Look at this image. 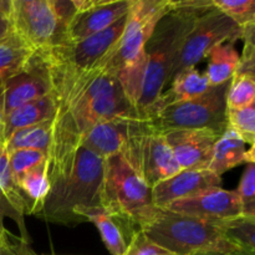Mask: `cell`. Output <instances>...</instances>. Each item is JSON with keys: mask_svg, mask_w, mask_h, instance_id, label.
<instances>
[{"mask_svg": "<svg viewBox=\"0 0 255 255\" xmlns=\"http://www.w3.org/2000/svg\"><path fill=\"white\" fill-rule=\"evenodd\" d=\"M211 7L212 0H172L171 11L156 25L144 46L146 67L141 96L137 102V112L141 117L171 82L184 40L199 15Z\"/></svg>", "mask_w": 255, "mask_h": 255, "instance_id": "obj_1", "label": "cell"}, {"mask_svg": "<svg viewBox=\"0 0 255 255\" xmlns=\"http://www.w3.org/2000/svg\"><path fill=\"white\" fill-rule=\"evenodd\" d=\"M104 172L105 159L79 146L71 161L49 177V196L37 217L69 227L84 223L74 211L79 207L101 206Z\"/></svg>", "mask_w": 255, "mask_h": 255, "instance_id": "obj_2", "label": "cell"}, {"mask_svg": "<svg viewBox=\"0 0 255 255\" xmlns=\"http://www.w3.org/2000/svg\"><path fill=\"white\" fill-rule=\"evenodd\" d=\"M171 9L172 0H133L116 51L106 64L136 110L146 67L144 46L159 20Z\"/></svg>", "mask_w": 255, "mask_h": 255, "instance_id": "obj_3", "label": "cell"}, {"mask_svg": "<svg viewBox=\"0 0 255 255\" xmlns=\"http://www.w3.org/2000/svg\"><path fill=\"white\" fill-rule=\"evenodd\" d=\"M101 207L134 228L142 229L158 214L152 188L121 153L105 159Z\"/></svg>", "mask_w": 255, "mask_h": 255, "instance_id": "obj_4", "label": "cell"}, {"mask_svg": "<svg viewBox=\"0 0 255 255\" xmlns=\"http://www.w3.org/2000/svg\"><path fill=\"white\" fill-rule=\"evenodd\" d=\"M153 243L174 255L242 251L222 234L216 223L159 209L141 229Z\"/></svg>", "mask_w": 255, "mask_h": 255, "instance_id": "obj_5", "label": "cell"}, {"mask_svg": "<svg viewBox=\"0 0 255 255\" xmlns=\"http://www.w3.org/2000/svg\"><path fill=\"white\" fill-rule=\"evenodd\" d=\"M229 82L211 86L196 99L173 104L143 119L154 132L162 134L176 129L197 128H208L223 134L228 127L227 92Z\"/></svg>", "mask_w": 255, "mask_h": 255, "instance_id": "obj_6", "label": "cell"}, {"mask_svg": "<svg viewBox=\"0 0 255 255\" xmlns=\"http://www.w3.org/2000/svg\"><path fill=\"white\" fill-rule=\"evenodd\" d=\"M12 27L32 50H50L69 42L70 25L54 0H11Z\"/></svg>", "mask_w": 255, "mask_h": 255, "instance_id": "obj_7", "label": "cell"}, {"mask_svg": "<svg viewBox=\"0 0 255 255\" xmlns=\"http://www.w3.org/2000/svg\"><path fill=\"white\" fill-rule=\"evenodd\" d=\"M127 15L92 36L46 50L50 65L71 74H84L106 66L116 51L126 26Z\"/></svg>", "mask_w": 255, "mask_h": 255, "instance_id": "obj_8", "label": "cell"}, {"mask_svg": "<svg viewBox=\"0 0 255 255\" xmlns=\"http://www.w3.org/2000/svg\"><path fill=\"white\" fill-rule=\"evenodd\" d=\"M242 27L212 4L211 9L199 15L193 29L184 40L172 72V79L184 70L196 67L218 45L242 39Z\"/></svg>", "mask_w": 255, "mask_h": 255, "instance_id": "obj_9", "label": "cell"}, {"mask_svg": "<svg viewBox=\"0 0 255 255\" xmlns=\"http://www.w3.org/2000/svg\"><path fill=\"white\" fill-rule=\"evenodd\" d=\"M121 154L151 188L181 171L163 134L154 132L147 121L146 126L129 139Z\"/></svg>", "mask_w": 255, "mask_h": 255, "instance_id": "obj_10", "label": "cell"}, {"mask_svg": "<svg viewBox=\"0 0 255 255\" xmlns=\"http://www.w3.org/2000/svg\"><path fill=\"white\" fill-rule=\"evenodd\" d=\"M52 94V76L46 50H36L24 69L2 85L4 116L21 105Z\"/></svg>", "mask_w": 255, "mask_h": 255, "instance_id": "obj_11", "label": "cell"}, {"mask_svg": "<svg viewBox=\"0 0 255 255\" xmlns=\"http://www.w3.org/2000/svg\"><path fill=\"white\" fill-rule=\"evenodd\" d=\"M164 209L209 223H218L243 214L241 199L237 192L223 188L209 189L197 196L176 201Z\"/></svg>", "mask_w": 255, "mask_h": 255, "instance_id": "obj_12", "label": "cell"}, {"mask_svg": "<svg viewBox=\"0 0 255 255\" xmlns=\"http://www.w3.org/2000/svg\"><path fill=\"white\" fill-rule=\"evenodd\" d=\"M221 136L208 128L176 129L163 133L181 169H208L214 144Z\"/></svg>", "mask_w": 255, "mask_h": 255, "instance_id": "obj_13", "label": "cell"}, {"mask_svg": "<svg viewBox=\"0 0 255 255\" xmlns=\"http://www.w3.org/2000/svg\"><path fill=\"white\" fill-rule=\"evenodd\" d=\"M146 126L143 117L134 119H115L101 122L87 129L80 137L79 146L89 149L101 158L121 153L129 139Z\"/></svg>", "mask_w": 255, "mask_h": 255, "instance_id": "obj_14", "label": "cell"}, {"mask_svg": "<svg viewBox=\"0 0 255 255\" xmlns=\"http://www.w3.org/2000/svg\"><path fill=\"white\" fill-rule=\"evenodd\" d=\"M216 188H222V177L209 169H181L152 188V202L156 208L164 209L173 202Z\"/></svg>", "mask_w": 255, "mask_h": 255, "instance_id": "obj_15", "label": "cell"}, {"mask_svg": "<svg viewBox=\"0 0 255 255\" xmlns=\"http://www.w3.org/2000/svg\"><path fill=\"white\" fill-rule=\"evenodd\" d=\"M133 0H95L94 5L79 12L69 27V42L80 41L114 25L128 14Z\"/></svg>", "mask_w": 255, "mask_h": 255, "instance_id": "obj_16", "label": "cell"}, {"mask_svg": "<svg viewBox=\"0 0 255 255\" xmlns=\"http://www.w3.org/2000/svg\"><path fill=\"white\" fill-rule=\"evenodd\" d=\"M74 213L84 219V222H91L96 226L105 247L112 255H124L133 234L139 231L119 217L109 213L101 206L79 207Z\"/></svg>", "mask_w": 255, "mask_h": 255, "instance_id": "obj_17", "label": "cell"}, {"mask_svg": "<svg viewBox=\"0 0 255 255\" xmlns=\"http://www.w3.org/2000/svg\"><path fill=\"white\" fill-rule=\"evenodd\" d=\"M172 86L163 91L161 96L144 111L142 117H147L167 106L178 102L188 101L203 95L211 87L208 79L196 67H191L179 72L172 79Z\"/></svg>", "mask_w": 255, "mask_h": 255, "instance_id": "obj_18", "label": "cell"}, {"mask_svg": "<svg viewBox=\"0 0 255 255\" xmlns=\"http://www.w3.org/2000/svg\"><path fill=\"white\" fill-rule=\"evenodd\" d=\"M254 146L246 149V143L243 139L231 127H227L226 131L214 144L208 169L217 176L222 177V174L234 167L244 163H254Z\"/></svg>", "mask_w": 255, "mask_h": 255, "instance_id": "obj_19", "label": "cell"}, {"mask_svg": "<svg viewBox=\"0 0 255 255\" xmlns=\"http://www.w3.org/2000/svg\"><path fill=\"white\" fill-rule=\"evenodd\" d=\"M25 216H27L26 208L10 173L7 152L2 146L0 147V219L9 217L16 222L21 233V238L30 243L24 224Z\"/></svg>", "mask_w": 255, "mask_h": 255, "instance_id": "obj_20", "label": "cell"}, {"mask_svg": "<svg viewBox=\"0 0 255 255\" xmlns=\"http://www.w3.org/2000/svg\"><path fill=\"white\" fill-rule=\"evenodd\" d=\"M56 112V101L52 94L16 107L4 116V141L17 129L55 120Z\"/></svg>", "mask_w": 255, "mask_h": 255, "instance_id": "obj_21", "label": "cell"}, {"mask_svg": "<svg viewBox=\"0 0 255 255\" xmlns=\"http://www.w3.org/2000/svg\"><path fill=\"white\" fill-rule=\"evenodd\" d=\"M17 191L24 201L26 214L39 216L50 192L49 163L42 162L27 172L16 183Z\"/></svg>", "mask_w": 255, "mask_h": 255, "instance_id": "obj_22", "label": "cell"}, {"mask_svg": "<svg viewBox=\"0 0 255 255\" xmlns=\"http://www.w3.org/2000/svg\"><path fill=\"white\" fill-rule=\"evenodd\" d=\"M34 51L15 32L0 40V87L24 69Z\"/></svg>", "mask_w": 255, "mask_h": 255, "instance_id": "obj_23", "label": "cell"}, {"mask_svg": "<svg viewBox=\"0 0 255 255\" xmlns=\"http://www.w3.org/2000/svg\"><path fill=\"white\" fill-rule=\"evenodd\" d=\"M54 124L55 120H49L17 129L5 141V151L9 153L15 149H35L49 154L52 142Z\"/></svg>", "mask_w": 255, "mask_h": 255, "instance_id": "obj_24", "label": "cell"}, {"mask_svg": "<svg viewBox=\"0 0 255 255\" xmlns=\"http://www.w3.org/2000/svg\"><path fill=\"white\" fill-rule=\"evenodd\" d=\"M208 67L204 75L211 86L231 81L239 65L241 55L234 47V42L227 41L214 47L208 55Z\"/></svg>", "mask_w": 255, "mask_h": 255, "instance_id": "obj_25", "label": "cell"}, {"mask_svg": "<svg viewBox=\"0 0 255 255\" xmlns=\"http://www.w3.org/2000/svg\"><path fill=\"white\" fill-rule=\"evenodd\" d=\"M216 224L233 246L242 251L255 253V217L241 214Z\"/></svg>", "mask_w": 255, "mask_h": 255, "instance_id": "obj_26", "label": "cell"}, {"mask_svg": "<svg viewBox=\"0 0 255 255\" xmlns=\"http://www.w3.org/2000/svg\"><path fill=\"white\" fill-rule=\"evenodd\" d=\"M255 104V76L234 74L227 92V109H241Z\"/></svg>", "mask_w": 255, "mask_h": 255, "instance_id": "obj_27", "label": "cell"}, {"mask_svg": "<svg viewBox=\"0 0 255 255\" xmlns=\"http://www.w3.org/2000/svg\"><path fill=\"white\" fill-rule=\"evenodd\" d=\"M227 121L244 143L254 146L255 142V104L241 109H227Z\"/></svg>", "mask_w": 255, "mask_h": 255, "instance_id": "obj_28", "label": "cell"}, {"mask_svg": "<svg viewBox=\"0 0 255 255\" xmlns=\"http://www.w3.org/2000/svg\"><path fill=\"white\" fill-rule=\"evenodd\" d=\"M212 4L242 29L255 25L254 0H212Z\"/></svg>", "mask_w": 255, "mask_h": 255, "instance_id": "obj_29", "label": "cell"}, {"mask_svg": "<svg viewBox=\"0 0 255 255\" xmlns=\"http://www.w3.org/2000/svg\"><path fill=\"white\" fill-rule=\"evenodd\" d=\"M7 161L10 173L16 184L27 172L47 161V154L35 149H15L7 153Z\"/></svg>", "mask_w": 255, "mask_h": 255, "instance_id": "obj_30", "label": "cell"}, {"mask_svg": "<svg viewBox=\"0 0 255 255\" xmlns=\"http://www.w3.org/2000/svg\"><path fill=\"white\" fill-rule=\"evenodd\" d=\"M242 203L244 216L255 217V164L246 166L238 188L236 189Z\"/></svg>", "mask_w": 255, "mask_h": 255, "instance_id": "obj_31", "label": "cell"}, {"mask_svg": "<svg viewBox=\"0 0 255 255\" xmlns=\"http://www.w3.org/2000/svg\"><path fill=\"white\" fill-rule=\"evenodd\" d=\"M124 255H174L162 247L157 246L139 229L129 241Z\"/></svg>", "mask_w": 255, "mask_h": 255, "instance_id": "obj_32", "label": "cell"}, {"mask_svg": "<svg viewBox=\"0 0 255 255\" xmlns=\"http://www.w3.org/2000/svg\"><path fill=\"white\" fill-rule=\"evenodd\" d=\"M14 32L11 0H0V40Z\"/></svg>", "mask_w": 255, "mask_h": 255, "instance_id": "obj_33", "label": "cell"}, {"mask_svg": "<svg viewBox=\"0 0 255 255\" xmlns=\"http://www.w3.org/2000/svg\"><path fill=\"white\" fill-rule=\"evenodd\" d=\"M9 238L10 242H11L12 248H14V251L16 252L17 255H39L32 251L29 242L24 241L22 238H15L11 233H10Z\"/></svg>", "mask_w": 255, "mask_h": 255, "instance_id": "obj_34", "label": "cell"}, {"mask_svg": "<svg viewBox=\"0 0 255 255\" xmlns=\"http://www.w3.org/2000/svg\"><path fill=\"white\" fill-rule=\"evenodd\" d=\"M4 99L2 87H0V147L4 146Z\"/></svg>", "mask_w": 255, "mask_h": 255, "instance_id": "obj_35", "label": "cell"}, {"mask_svg": "<svg viewBox=\"0 0 255 255\" xmlns=\"http://www.w3.org/2000/svg\"><path fill=\"white\" fill-rule=\"evenodd\" d=\"M196 255H255V253L246 251H234V252H211V253H199Z\"/></svg>", "mask_w": 255, "mask_h": 255, "instance_id": "obj_36", "label": "cell"}, {"mask_svg": "<svg viewBox=\"0 0 255 255\" xmlns=\"http://www.w3.org/2000/svg\"><path fill=\"white\" fill-rule=\"evenodd\" d=\"M9 236H10V233L7 234V239H6V242H5V244L1 247V248H0V255H17L16 252H15L14 248H12Z\"/></svg>", "mask_w": 255, "mask_h": 255, "instance_id": "obj_37", "label": "cell"}, {"mask_svg": "<svg viewBox=\"0 0 255 255\" xmlns=\"http://www.w3.org/2000/svg\"><path fill=\"white\" fill-rule=\"evenodd\" d=\"M7 234H9V232L5 229L4 224H2V219H0V248H1L5 244V242H6Z\"/></svg>", "mask_w": 255, "mask_h": 255, "instance_id": "obj_38", "label": "cell"}]
</instances>
